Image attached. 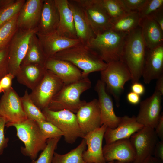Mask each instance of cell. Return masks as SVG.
I'll use <instances>...</instances> for the list:
<instances>
[{"mask_svg":"<svg viewBox=\"0 0 163 163\" xmlns=\"http://www.w3.org/2000/svg\"><path fill=\"white\" fill-rule=\"evenodd\" d=\"M147 50L139 26L128 33L121 59L129 71L132 84L139 82L142 77Z\"/></svg>","mask_w":163,"mask_h":163,"instance_id":"6da1fadb","label":"cell"},{"mask_svg":"<svg viewBox=\"0 0 163 163\" xmlns=\"http://www.w3.org/2000/svg\"><path fill=\"white\" fill-rule=\"evenodd\" d=\"M51 58L67 61L82 71L84 77L105 69V62L95 51L81 43L61 51Z\"/></svg>","mask_w":163,"mask_h":163,"instance_id":"7a4b0ae2","label":"cell"},{"mask_svg":"<svg viewBox=\"0 0 163 163\" xmlns=\"http://www.w3.org/2000/svg\"><path fill=\"white\" fill-rule=\"evenodd\" d=\"M128 34L110 29L96 35L86 45L97 53L107 64L121 60Z\"/></svg>","mask_w":163,"mask_h":163,"instance_id":"3957f363","label":"cell"},{"mask_svg":"<svg viewBox=\"0 0 163 163\" xmlns=\"http://www.w3.org/2000/svg\"><path fill=\"white\" fill-rule=\"evenodd\" d=\"M91 86V82L88 77H83L77 81L64 85L52 98L47 108L54 111L66 110L76 113L86 102L81 100V94L90 89Z\"/></svg>","mask_w":163,"mask_h":163,"instance_id":"277c9868","label":"cell"},{"mask_svg":"<svg viewBox=\"0 0 163 163\" xmlns=\"http://www.w3.org/2000/svg\"><path fill=\"white\" fill-rule=\"evenodd\" d=\"M11 126L15 128L17 136L24 144V147L21 148V153L32 161L36 160L39 152L45 147L47 140L37 122L27 119L19 123L10 124L7 127Z\"/></svg>","mask_w":163,"mask_h":163,"instance_id":"5b68a950","label":"cell"},{"mask_svg":"<svg viewBox=\"0 0 163 163\" xmlns=\"http://www.w3.org/2000/svg\"><path fill=\"white\" fill-rule=\"evenodd\" d=\"M100 72L101 80L104 83L107 91L113 96L119 107L124 85L131 79L129 70L126 64L119 60L108 63L106 68Z\"/></svg>","mask_w":163,"mask_h":163,"instance_id":"8992f818","label":"cell"},{"mask_svg":"<svg viewBox=\"0 0 163 163\" xmlns=\"http://www.w3.org/2000/svg\"><path fill=\"white\" fill-rule=\"evenodd\" d=\"M42 112L46 121L52 123L63 133L65 142L69 144L74 143L79 138H84L78 123L76 114L66 110L54 111L47 108Z\"/></svg>","mask_w":163,"mask_h":163,"instance_id":"52a82bcc","label":"cell"},{"mask_svg":"<svg viewBox=\"0 0 163 163\" xmlns=\"http://www.w3.org/2000/svg\"><path fill=\"white\" fill-rule=\"evenodd\" d=\"M37 32L18 29L8 45V73L15 77L26 54L32 37Z\"/></svg>","mask_w":163,"mask_h":163,"instance_id":"ba28073f","label":"cell"},{"mask_svg":"<svg viewBox=\"0 0 163 163\" xmlns=\"http://www.w3.org/2000/svg\"><path fill=\"white\" fill-rule=\"evenodd\" d=\"M64 85L56 75L47 69L41 81L32 90L30 96L34 103L42 110L47 107L52 98Z\"/></svg>","mask_w":163,"mask_h":163,"instance_id":"9c48e42d","label":"cell"},{"mask_svg":"<svg viewBox=\"0 0 163 163\" xmlns=\"http://www.w3.org/2000/svg\"><path fill=\"white\" fill-rule=\"evenodd\" d=\"M83 9L95 35L111 29V20L101 0H75Z\"/></svg>","mask_w":163,"mask_h":163,"instance_id":"30bf717a","label":"cell"},{"mask_svg":"<svg viewBox=\"0 0 163 163\" xmlns=\"http://www.w3.org/2000/svg\"><path fill=\"white\" fill-rule=\"evenodd\" d=\"M0 99V115L5 119L6 126L27 119L21 97L11 87L5 91Z\"/></svg>","mask_w":163,"mask_h":163,"instance_id":"8fae6325","label":"cell"},{"mask_svg":"<svg viewBox=\"0 0 163 163\" xmlns=\"http://www.w3.org/2000/svg\"><path fill=\"white\" fill-rule=\"evenodd\" d=\"M129 139L136 152L133 163H140L148 157L153 156L159 141L154 129L145 126L133 134Z\"/></svg>","mask_w":163,"mask_h":163,"instance_id":"7c38bea8","label":"cell"},{"mask_svg":"<svg viewBox=\"0 0 163 163\" xmlns=\"http://www.w3.org/2000/svg\"><path fill=\"white\" fill-rule=\"evenodd\" d=\"M162 96L155 90L151 96L140 102L139 111L136 117L139 123L155 128L161 115Z\"/></svg>","mask_w":163,"mask_h":163,"instance_id":"4fadbf2b","label":"cell"},{"mask_svg":"<svg viewBox=\"0 0 163 163\" xmlns=\"http://www.w3.org/2000/svg\"><path fill=\"white\" fill-rule=\"evenodd\" d=\"M82 132L85 136L101 126V113L97 99L84 104L76 113Z\"/></svg>","mask_w":163,"mask_h":163,"instance_id":"5bb4252c","label":"cell"},{"mask_svg":"<svg viewBox=\"0 0 163 163\" xmlns=\"http://www.w3.org/2000/svg\"><path fill=\"white\" fill-rule=\"evenodd\" d=\"M94 89L98 95L102 125H104L111 129L116 128L120 122L121 117L116 114L113 100L106 91L104 83L101 79L98 80Z\"/></svg>","mask_w":163,"mask_h":163,"instance_id":"9a60e30c","label":"cell"},{"mask_svg":"<svg viewBox=\"0 0 163 163\" xmlns=\"http://www.w3.org/2000/svg\"><path fill=\"white\" fill-rule=\"evenodd\" d=\"M107 126L102 125L100 128L85 135L87 149L83 152V158L86 163H114L106 162L103 156L102 142Z\"/></svg>","mask_w":163,"mask_h":163,"instance_id":"2e32d148","label":"cell"},{"mask_svg":"<svg viewBox=\"0 0 163 163\" xmlns=\"http://www.w3.org/2000/svg\"><path fill=\"white\" fill-rule=\"evenodd\" d=\"M104 158L106 162L114 161L133 163L136 152L129 138L119 140L106 144L103 147Z\"/></svg>","mask_w":163,"mask_h":163,"instance_id":"e0dca14e","label":"cell"},{"mask_svg":"<svg viewBox=\"0 0 163 163\" xmlns=\"http://www.w3.org/2000/svg\"><path fill=\"white\" fill-rule=\"evenodd\" d=\"M44 0H27L20 10L17 18L18 29H34L38 25Z\"/></svg>","mask_w":163,"mask_h":163,"instance_id":"ac0fdd59","label":"cell"},{"mask_svg":"<svg viewBox=\"0 0 163 163\" xmlns=\"http://www.w3.org/2000/svg\"><path fill=\"white\" fill-rule=\"evenodd\" d=\"M163 75V45L147 50L142 77L143 82L149 84Z\"/></svg>","mask_w":163,"mask_h":163,"instance_id":"d6986e66","label":"cell"},{"mask_svg":"<svg viewBox=\"0 0 163 163\" xmlns=\"http://www.w3.org/2000/svg\"><path fill=\"white\" fill-rule=\"evenodd\" d=\"M45 66L56 75L66 85L78 81L82 77V72L77 67L67 61L48 58Z\"/></svg>","mask_w":163,"mask_h":163,"instance_id":"ffe728a7","label":"cell"},{"mask_svg":"<svg viewBox=\"0 0 163 163\" xmlns=\"http://www.w3.org/2000/svg\"><path fill=\"white\" fill-rule=\"evenodd\" d=\"M143 126L137 121L135 116L129 117L125 115L121 117L120 121L116 128L107 127L104 137L106 144L120 139L129 138L133 134Z\"/></svg>","mask_w":163,"mask_h":163,"instance_id":"44dd1931","label":"cell"},{"mask_svg":"<svg viewBox=\"0 0 163 163\" xmlns=\"http://www.w3.org/2000/svg\"><path fill=\"white\" fill-rule=\"evenodd\" d=\"M44 51L48 58L57 53L81 43L78 39L62 37L56 32L43 35L36 33Z\"/></svg>","mask_w":163,"mask_h":163,"instance_id":"7402d4cb","label":"cell"},{"mask_svg":"<svg viewBox=\"0 0 163 163\" xmlns=\"http://www.w3.org/2000/svg\"><path fill=\"white\" fill-rule=\"evenodd\" d=\"M59 21V12L55 0H44L37 33L45 35L56 32Z\"/></svg>","mask_w":163,"mask_h":163,"instance_id":"603a6c76","label":"cell"},{"mask_svg":"<svg viewBox=\"0 0 163 163\" xmlns=\"http://www.w3.org/2000/svg\"><path fill=\"white\" fill-rule=\"evenodd\" d=\"M69 7L73 15L77 38L86 45L96 36L81 7L75 0H68Z\"/></svg>","mask_w":163,"mask_h":163,"instance_id":"cb8c5ba5","label":"cell"},{"mask_svg":"<svg viewBox=\"0 0 163 163\" xmlns=\"http://www.w3.org/2000/svg\"><path fill=\"white\" fill-rule=\"evenodd\" d=\"M59 13V21L56 33L66 38L78 39L73 15L68 0H55Z\"/></svg>","mask_w":163,"mask_h":163,"instance_id":"d4e9b609","label":"cell"},{"mask_svg":"<svg viewBox=\"0 0 163 163\" xmlns=\"http://www.w3.org/2000/svg\"><path fill=\"white\" fill-rule=\"evenodd\" d=\"M47 70L45 66L41 65H21L15 77L19 83L32 91L41 81Z\"/></svg>","mask_w":163,"mask_h":163,"instance_id":"484cf974","label":"cell"},{"mask_svg":"<svg viewBox=\"0 0 163 163\" xmlns=\"http://www.w3.org/2000/svg\"><path fill=\"white\" fill-rule=\"evenodd\" d=\"M139 26L147 49L163 45V30L153 19L149 17L141 19Z\"/></svg>","mask_w":163,"mask_h":163,"instance_id":"4316f807","label":"cell"},{"mask_svg":"<svg viewBox=\"0 0 163 163\" xmlns=\"http://www.w3.org/2000/svg\"><path fill=\"white\" fill-rule=\"evenodd\" d=\"M36 33L31 38L26 54L21 65L37 64L45 66L48 58Z\"/></svg>","mask_w":163,"mask_h":163,"instance_id":"83f0119b","label":"cell"},{"mask_svg":"<svg viewBox=\"0 0 163 163\" xmlns=\"http://www.w3.org/2000/svg\"><path fill=\"white\" fill-rule=\"evenodd\" d=\"M140 19L138 12H130L111 21V29L116 32L129 33L139 26Z\"/></svg>","mask_w":163,"mask_h":163,"instance_id":"f1b7e54d","label":"cell"},{"mask_svg":"<svg viewBox=\"0 0 163 163\" xmlns=\"http://www.w3.org/2000/svg\"><path fill=\"white\" fill-rule=\"evenodd\" d=\"M86 146V140L83 138L77 147L66 154H60L55 152L52 163H86L83 160L82 155Z\"/></svg>","mask_w":163,"mask_h":163,"instance_id":"f546056e","label":"cell"},{"mask_svg":"<svg viewBox=\"0 0 163 163\" xmlns=\"http://www.w3.org/2000/svg\"><path fill=\"white\" fill-rule=\"evenodd\" d=\"M25 0H2L0 6V26L18 14Z\"/></svg>","mask_w":163,"mask_h":163,"instance_id":"4dcf8cb0","label":"cell"},{"mask_svg":"<svg viewBox=\"0 0 163 163\" xmlns=\"http://www.w3.org/2000/svg\"><path fill=\"white\" fill-rule=\"evenodd\" d=\"M21 99L24 111L28 119L36 121L46 120L42 110L32 101L27 90L25 91Z\"/></svg>","mask_w":163,"mask_h":163,"instance_id":"1f68e13d","label":"cell"},{"mask_svg":"<svg viewBox=\"0 0 163 163\" xmlns=\"http://www.w3.org/2000/svg\"><path fill=\"white\" fill-rule=\"evenodd\" d=\"M18 14L0 26V50L8 46L18 29L17 25Z\"/></svg>","mask_w":163,"mask_h":163,"instance_id":"d6a6232c","label":"cell"},{"mask_svg":"<svg viewBox=\"0 0 163 163\" xmlns=\"http://www.w3.org/2000/svg\"><path fill=\"white\" fill-rule=\"evenodd\" d=\"M101 1L111 21L130 12L126 8L122 0H101Z\"/></svg>","mask_w":163,"mask_h":163,"instance_id":"836d02e7","label":"cell"},{"mask_svg":"<svg viewBox=\"0 0 163 163\" xmlns=\"http://www.w3.org/2000/svg\"><path fill=\"white\" fill-rule=\"evenodd\" d=\"M62 136L48 139L46 145L37 159L32 160L30 163H52L55 151Z\"/></svg>","mask_w":163,"mask_h":163,"instance_id":"e575fe53","label":"cell"},{"mask_svg":"<svg viewBox=\"0 0 163 163\" xmlns=\"http://www.w3.org/2000/svg\"><path fill=\"white\" fill-rule=\"evenodd\" d=\"M36 122L43 135L47 139L63 136V133L50 122L46 120Z\"/></svg>","mask_w":163,"mask_h":163,"instance_id":"d590c367","label":"cell"},{"mask_svg":"<svg viewBox=\"0 0 163 163\" xmlns=\"http://www.w3.org/2000/svg\"><path fill=\"white\" fill-rule=\"evenodd\" d=\"M163 6V0H146L138 12L140 19L149 17Z\"/></svg>","mask_w":163,"mask_h":163,"instance_id":"8d00e7d4","label":"cell"},{"mask_svg":"<svg viewBox=\"0 0 163 163\" xmlns=\"http://www.w3.org/2000/svg\"><path fill=\"white\" fill-rule=\"evenodd\" d=\"M8 46L0 50V79L8 73Z\"/></svg>","mask_w":163,"mask_h":163,"instance_id":"74e56055","label":"cell"},{"mask_svg":"<svg viewBox=\"0 0 163 163\" xmlns=\"http://www.w3.org/2000/svg\"><path fill=\"white\" fill-rule=\"evenodd\" d=\"M6 121L4 117L0 115V155H2L4 149L8 145L9 139L5 136L4 133Z\"/></svg>","mask_w":163,"mask_h":163,"instance_id":"f35d334b","label":"cell"},{"mask_svg":"<svg viewBox=\"0 0 163 163\" xmlns=\"http://www.w3.org/2000/svg\"><path fill=\"white\" fill-rule=\"evenodd\" d=\"M146 1V0H122L126 8L129 12H138Z\"/></svg>","mask_w":163,"mask_h":163,"instance_id":"ab89813d","label":"cell"},{"mask_svg":"<svg viewBox=\"0 0 163 163\" xmlns=\"http://www.w3.org/2000/svg\"><path fill=\"white\" fill-rule=\"evenodd\" d=\"M15 76L10 73L6 75L0 79V85L3 92L9 90L12 87V81Z\"/></svg>","mask_w":163,"mask_h":163,"instance_id":"60d3db41","label":"cell"},{"mask_svg":"<svg viewBox=\"0 0 163 163\" xmlns=\"http://www.w3.org/2000/svg\"><path fill=\"white\" fill-rule=\"evenodd\" d=\"M148 17L151 18L155 21L163 30V6L156 10Z\"/></svg>","mask_w":163,"mask_h":163,"instance_id":"b9f144b4","label":"cell"},{"mask_svg":"<svg viewBox=\"0 0 163 163\" xmlns=\"http://www.w3.org/2000/svg\"><path fill=\"white\" fill-rule=\"evenodd\" d=\"M154 156L163 161V141L159 140L154 151Z\"/></svg>","mask_w":163,"mask_h":163,"instance_id":"7bdbcfd3","label":"cell"},{"mask_svg":"<svg viewBox=\"0 0 163 163\" xmlns=\"http://www.w3.org/2000/svg\"><path fill=\"white\" fill-rule=\"evenodd\" d=\"M155 132L160 140L163 141V115L161 114L160 118L154 129Z\"/></svg>","mask_w":163,"mask_h":163,"instance_id":"ee69618b","label":"cell"},{"mask_svg":"<svg viewBox=\"0 0 163 163\" xmlns=\"http://www.w3.org/2000/svg\"><path fill=\"white\" fill-rule=\"evenodd\" d=\"M131 86V91L141 96L143 94L145 91V88L143 85L139 82L132 84Z\"/></svg>","mask_w":163,"mask_h":163,"instance_id":"f6af8a7d","label":"cell"},{"mask_svg":"<svg viewBox=\"0 0 163 163\" xmlns=\"http://www.w3.org/2000/svg\"><path fill=\"white\" fill-rule=\"evenodd\" d=\"M126 98L129 103L133 105H136L140 103L141 99L140 96L132 91L127 94Z\"/></svg>","mask_w":163,"mask_h":163,"instance_id":"bcb514c9","label":"cell"},{"mask_svg":"<svg viewBox=\"0 0 163 163\" xmlns=\"http://www.w3.org/2000/svg\"><path fill=\"white\" fill-rule=\"evenodd\" d=\"M155 90L163 95V75L157 79Z\"/></svg>","mask_w":163,"mask_h":163,"instance_id":"7dc6e473","label":"cell"},{"mask_svg":"<svg viewBox=\"0 0 163 163\" xmlns=\"http://www.w3.org/2000/svg\"><path fill=\"white\" fill-rule=\"evenodd\" d=\"M140 163H163V161L153 156L148 157Z\"/></svg>","mask_w":163,"mask_h":163,"instance_id":"c3c4849f","label":"cell"},{"mask_svg":"<svg viewBox=\"0 0 163 163\" xmlns=\"http://www.w3.org/2000/svg\"><path fill=\"white\" fill-rule=\"evenodd\" d=\"M2 92H3V90L2 89V88L0 85V93Z\"/></svg>","mask_w":163,"mask_h":163,"instance_id":"681fc988","label":"cell"},{"mask_svg":"<svg viewBox=\"0 0 163 163\" xmlns=\"http://www.w3.org/2000/svg\"><path fill=\"white\" fill-rule=\"evenodd\" d=\"M114 163H124V162H119L117 161H116V162H114Z\"/></svg>","mask_w":163,"mask_h":163,"instance_id":"f907efd6","label":"cell"},{"mask_svg":"<svg viewBox=\"0 0 163 163\" xmlns=\"http://www.w3.org/2000/svg\"><path fill=\"white\" fill-rule=\"evenodd\" d=\"M1 1H2V0H0V6L1 3Z\"/></svg>","mask_w":163,"mask_h":163,"instance_id":"816d5d0a","label":"cell"}]
</instances>
